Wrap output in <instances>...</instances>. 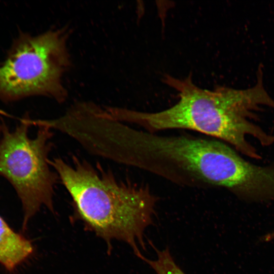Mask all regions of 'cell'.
Wrapping results in <instances>:
<instances>
[{
  "mask_svg": "<svg viewBox=\"0 0 274 274\" xmlns=\"http://www.w3.org/2000/svg\"><path fill=\"white\" fill-rule=\"evenodd\" d=\"M2 125H1L0 123V131H2Z\"/></svg>",
  "mask_w": 274,
  "mask_h": 274,
  "instance_id": "cell-7",
  "label": "cell"
},
{
  "mask_svg": "<svg viewBox=\"0 0 274 274\" xmlns=\"http://www.w3.org/2000/svg\"><path fill=\"white\" fill-rule=\"evenodd\" d=\"M72 200L73 216L108 245L127 244L138 257L146 249L145 229L153 224L157 198L148 187L121 181L98 164L74 156L72 162L49 160Z\"/></svg>",
  "mask_w": 274,
  "mask_h": 274,
  "instance_id": "cell-2",
  "label": "cell"
},
{
  "mask_svg": "<svg viewBox=\"0 0 274 274\" xmlns=\"http://www.w3.org/2000/svg\"><path fill=\"white\" fill-rule=\"evenodd\" d=\"M30 126L26 118L13 131L3 125L0 142V175L12 185L21 201L23 229L42 207L54 212L55 187L59 180L49 163L52 130L38 126L32 139L28 134Z\"/></svg>",
  "mask_w": 274,
  "mask_h": 274,
  "instance_id": "cell-4",
  "label": "cell"
},
{
  "mask_svg": "<svg viewBox=\"0 0 274 274\" xmlns=\"http://www.w3.org/2000/svg\"><path fill=\"white\" fill-rule=\"evenodd\" d=\"M164 82L177 90L179 100L171 107L156 112L127 110L124 119L154 132L170 129H186L216 138L232 146L236 151L256 160L262 158L248 140L256 139L263 146L274 143V135L251 120L260 106L271 107L273 100L266 92L262 79L246 89L218 87L202 89L190 76L178 79L166 75Z\"/></svg>",
  "mask_w": 274,
  "mask_h": 274,
  "instance_id": "cell-1",
  "label": "cell"
},
{
  "mask_svg": "<svg viewBox=\"0 0 274 274\" xmlns=\"http://www.w3.org/2000/svg\"><path fill=\"white\" fill-rule=\"evenodd\" d=\"M32 252L31 242L14 231L0 216V263L11 271Z\"/></svg>",
  "mask_w": 274,
  "mask_h": 274,
  "instance_id": "cell-5",
  "label": "cell"
},
{
  "mask_svg": "<svg viewBox=\"0 0 274 274\" xmlns=\"http://www.w3.org/2000/svg\"><path fill=\"white\" fill-rule=\"evenodd\" d=\"M68 36L66 28L20 33L0 63V99L43 96L63 102L67 92L62 78L71 65Z\"/></svg>",
  "mask_w": 274,
  "mask_h": 274,
  "instance_id": "cell-3",
  "label": "cell"
},
{
  "mask_svg": "<svg viewBox=\"0 0 274 274\" xmlns=\"http://www.w3.org/2000/svg\"><path fill=\"white\" fill-rule=\"evenodd\" d=\"M149 243L155 251L156 258L151 260L143 254L138 258L147 263L157 274H186L175 262L168 248L160 250L151 241H149Z\"/></svg>",
  "mask_w": 274,
  "mask_h": 274,
  "instance_id": "cell-6",
  "label": "cell"
}]
</instances>
